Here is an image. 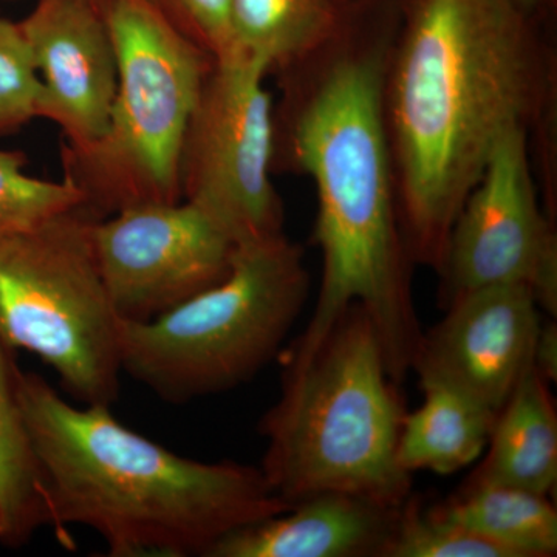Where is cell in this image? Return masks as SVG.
I'll return each instance as SVG.
<instances>
[{
  "mask_svg": "<svg viewBox=\"0 0 557 557\" xmlns=\"http://www.w3.org/2000/svg\"><path fill=\"white\" fill-rule=\"evenodd\" d=\"M183 35L212 58L233 50L231 3L233 0H150Z\"/></svg>",
  "mask_w": 557,
  "mask_h": 557,
  "instance_id": "7402d4cb",
  "label": "cell"
},
{
  "mask_svg": "<svg viewBox=\"0 0 557 557\" xmlns=\"http://www.w3.org/2000/svg\"><path fill=\"white\" fill-rule=\"evenodd\" d=\"M269 73L247 51L214 58L183 139L182 199L236 247L284 236V207L271 180L276 123Z\"/></svg>",
  "mask_w": 557,
  "mask_h": 557,
  "instance_id": "ba28073f",
  "label": "cell"
},
{
  "mask_svg": "<svg viewBox=\"0 0 557 557\" xmlns=\"http://www.w3.org/2000/svg\"><path fill=\"white\" fill-rule=\"evenodd\" d=\"M116 54L108 131L90 148H62L64 180L104 219L182 199L183 139L214 58L150 0H98Z\"/></svg>",
  "mask_w": 557,
  "mask_h": 557,
  "instance_id": "5b68a950",
  "label": "cell"
},
{
  "mask_svg": "<svg viewBox=\"0 0 557 557\" xmlns=\"http://www.w3.org/2000/svg\"><path fill=\"white\" fill-rule=\"evenodd\" d=\"M13 351L0 343V545L21 548L54 533L49 490L17 395Z\"/></svg>",
  "mask_w": 557,
  "mask_h": 557,
  "instance_id": "2e32d148",
  "label": "cell"
},
{
  "mask_svg": "<svg viewBox=\"0 0 557 557\" xmlns=\"http://www.w3.org/2000/svg\"><path fill=\"white\" fill-rule=\"evenodd\" d=\"M440 276L446 302L490 285L530 288L539 310L557 314V240L539 208L527 127L497 139L449 233Z\"/></svg>",
  "mask_w": 557,
  "mask_h": 557,
  "instance_id": "9c48e42d",
  "label": "cell"
},
{
  "mask_svg": "<svg viewBox=\"0 0 557 557\" xmlns=\"http://www.w3.org/2000/svg\"><path fill=\"white\" fill-rule=\"evenodd\" d=\"M16 384L64 548L81 525L112 557H208L233 531L292 508L259 467L178 456L108 406L65 401L38 373L17 369Z\"/></svg>",
  "mask_w": 557,
  "mask_h": 557,
  "instance_id": "3957f363",
  "label": "cell"
},
{
  "mask_svg": "<svg viewBox=\"0 0 557 557\" xmlns=\"http://www.w3.org/2000/svg\"><path fill=\"white\" fill-rule=\"evenodd\" d=\"M95 220L72 208L0 245V343L42 359L81 405L110 408L123 321L95 255Z\"/></svg>",
  "mask_w": 557,
  "mask_h": 557,
  "instance_id": "52a82bcc",
  "label": "cell"
},
{
  "mask_svg": "<svg viewBox=\"0 0 557 557\" xmlns=\"http://www.w3.org/2000/svg\"><path fill=\"white\" fill-rule=\"evenodd\" d=\"M399 508L324 493L233 531L208 557H381Z\"/></svg>",
  "mask_w": 557,
  "mask_h": 557,
  "instance_id": "4fadbf2b",
  "label": "cell"
},
{
  "mask_svg": "<svg viewBox=\"0 0 557 557\" xmlns=\"http://www.w3.org/2000/svg\"><path fill=\"white\" fill-rule=\"evenodd\" d=\"M555 2L556 0H518L519 5L534 20L544 11L552 10Z\"/></svg>",
  "mask_w": 557,
  "mask_h": 557,
  "instance_id": "cb8c5ba5",
  "label": "cell"
},
{
  "mask_svg": "<svg viewBox=\"0 0 557 557\" xmlns=\"http://www.w3.org/2000/svg\"><path fill=\"white\" fill-rule=\"evenodd\" d=\"M533 368L548 384L557 380V329L555 322L541 325L533 350Z\"/></svg>",
  "mask_w": 557,
  "mask_h": 557,
  "instance_id": "603a6c76",
  "label": "cell"
},
{
  "mask_svg": "<svg viewBox=\"0 0 557 557\" xmlns=\"http://www.w3.org/2000/svg\"><path fill=\"white\" fill-rule=\"evenodd\" d=\"M40 79L21 22L0 17V137L38 119Z\"/></svg>",
  "mask_w": 557,
  "mask_h": 557,
  "instance_id": "44dd1931",
  "label": "cell"
},
{
  "mask_svg": "<svg viewBox=\"0 0 557 557\" xmlns=\"http://www.w3.org/2000/svg\"><path fill=\"white\" fill-rule=\"evenodd\" d=\"M40 79L38 119L64 146L90 148L106 134L116 91V54L98 0H38L20 21Z\"/></svg>",
  "mask_w": 557,
  "mask_h": 557,
  "instance_id": "7c38bea8",
  "label": "cell"
},
{
  "mask_svg": "<svg viewBox=\"0 0 557 557\" xmlns=\"http://www.w3.org/2000/svg\"><path fill=\"white\" fill-rule=\"evenodd\" d=\"M309 293L304 251L285 234L239 245L214 287L145 324L123 321V373L171 405L233 391L281 354Z\"/></svg>",
  "mask_w": 557,
  "mask_h": 557,
  "instance_id": "8992f818",
  "label": "cell"
},
{
  "mask_svg": "<svg viewBox=\"0 0 557 557\" xmlns=\"http://www.w3.org/2000/svg\"><path fill=\"white\" fill-rule=\"evenodd\" d=\"M386 119L410 258L442 270L458 212L497 139L542 94L533 21L518 0H401Z\"/></svg>",
  "mask_w": 557,
  "mask_h": 557,
  "instance_id": "6da1fadb",
  "label": "cell"
},
{
  "mask_svg": "<svg viewBox=\"0 0 557 557\" xmlns=\"http://www.w3.org/2000/svg\"><path fill=\"white\" fill-rule=\"evenodd\" d=\"M373 0H233V49L260 58L270 72L327 50Z\"/></svg>",
  "mask_w": 557,
  "mask_h": 557,
  "instance_id": "9a60e30c",
  "label": "cell"
},
{
  "mask_svg": "<svg viewBox=\"0 0 557 557\" xmlns=\"http://www.w3.org/2000/svg\"><path fill=\"white\" fill-rule=\"evenodd\" d=\"M381 557H512L468 528L445 518L437 508L423 509L410 496L398 509L394 530Z\"/></svg>",
  "mask_w": 557,
  "mask_h": 557,
  "instance_id": "ffe728a7",
  "label": "cell"
},
{
  "mask_svg": "<svg viewBox=\"0 0 557 557\" xmlns=\"http://www.w3.org/2000/svg\"><path fill=\"white\" fill-rule=\"evenodd\" d=\"M364 50L336 58L293 120V157L317 188L322 281L306 332L282 364H304L338 319L359 306L379 333L388 375L401 384L423 332L392 164L386 53L381 44Z\"/></svg>",
  "mask_w": 557,
  "mask_h": 557,
  "instance_id": "7a4b0ae2",
  "label": "cell"
},
{
  "mask_svg": "<svg viewBox=\"0 0 557 557\" xmlns=\"http://www.w3.org/2000/svg\"><path fill=\"white\" fill-rule=\"evenodd\" d=\"M445 518L485 537L512 557L557 553V512L549 496L519 487L471 483L435 505Z\"/></svg>",
  "mask_w": 557,
  "mask_h": 557,
  "instance_id": "ac0fdd59",
  "label": "cell"
},
{
  "mask_svg": "<svg viewBox=\"0 0 557 557\" xmlns=\"http://www.w3.org/2000/svg\"><path fill=\"white\" fill-rule=\"evenodd\" d=\"M486 449L469 482L552 496L557 482V417L549 384L533 364L497 413Z\"/></svg>",
  "mask_w": 557,
  "mask_h": 557,
  "instance_id": "5bb4252c",
  "label": "cell"
},
{
  "mask_svg": "<svg viewBox=\"0 0 557 557\" xmlns=\"http://www.w3.org/2000/svg\"><path fill=\"white\" fill-rule=\"evenodd\" d=\"M95 255L116 313L145 324L214 287L234 242L186 200L124 208L95 220Z\"/></svg>",
  "mask_w": 557,
  "mask_h": 557,
  "instance_id": "30bf717a",
  "label": "cell"
},
{
  "mask_svg": "<svg viewBox=\"0 0 557 557\" xmlns=\"http://www.w3.org/2000/svg\"><path fill=\"white\" fill-rule=\"evenodd\" d=\"M25 166L24 153L0 150V245L84 203L83 194L67 180L33 177Z\"/></svg>",
  "mask_w": 557,
  "mask_h": 557,
  "instance_id": "d6986e66",
  "label": "cell"
},
{
  "mask_svg": "<svg viewBox=\"0 0 557 557\" xmlns=\"http://www.w3.org/2000/svg\"><path fill=\"white\" fill-rule=\"evenodd\" d=\"M421 388L423 405L403 420L399 467L409 474H456L485 453L498 412L440 384Z\"/></svg>",
  "mask_w": 557,
  "mask_h": 557,
  "instance_id": "e0dca14e",
  "label": "cell"
},
{
  "mask_svg": "<svg viewBox=\"0 0 557 557\" xmlns=\"http://www.w3.org/2000/svg\"><path fill=\"white\" fill-rule=\"evenodd\" d=\"M448 313L421 335L412 370L500 412L527 369L542 322L525 285H490L446 302Z\"/></svg>",
  "mask_w": 557,
  "mask_h": 557,
  "instance_id": "8fae6325",
  "label": "cell"
},
{
  "mask_svg": "<svg viewBox=\"0 0 557 557\" xmlns=\"http://www.w3.org/2000/svg\"><path fill=\"white\" fill-rule=\"evenodd\" d=\"M0 2H14V0H0Z\"/></svg>",
  "mask_w": 557,
  "mask_h": 557,
  "instance_id": "d4e9b609",
  "label": "cell"
},
{
  "mask_svg": "<svg viewBox=\"0 0 557 557\" xmlns=\"http://www.w3.org/2000/svg\"><path fill=\"white\" fill-rule=\"evenodd\" d=\"M397 386L372 321L351 306L302 366L284 369L281 397L260 421L259 468L273 493L292 507L324 493L401 507L412 474L398 463Z\"/></svg>",
  "mask_w": 557,
  "mask_h": 557,
  "instance_id": "277c9868",
  "label": "cell"
}]
</instances>
